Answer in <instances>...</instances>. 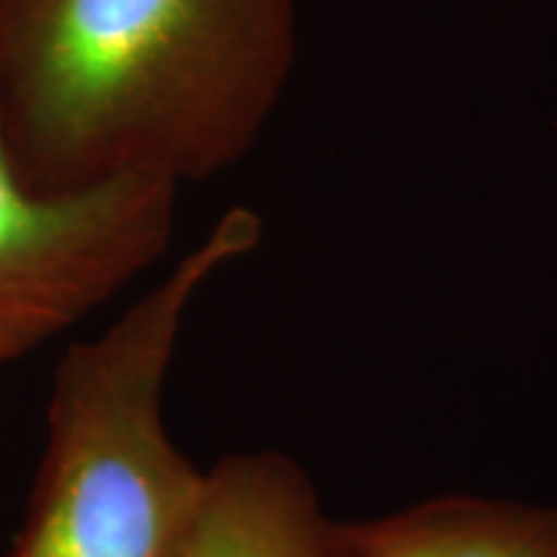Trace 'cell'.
Wrapping results in <instances>:
<instances>
[{"label":"cell","instance_id":"6da1fadb","mask_svg":"<svg viewBox=\"0 0 557 557\" xmlns=\"http://www.w3.org/2000/svg\"><path fill=\"white\" fill-rule=\"evenodd\" d=\"M297 0H0V139L26 189L230 169L287 86Z\"/></svg>","mask_w":557,"mask_h":557},{"label":"cell","instance_id":"7a4b0ae2","mask_svg":"<svg viewBox=\"0 0 557 557\" xmlns=\"http://www.w3.org/2000/svg\"><path fill=\"white\" fill-rule=\"evenodd\" d=\"M261 233L259 214L230 209L158 287L67 348L29 504L3 557L178 555L205 472L165 429V380L191 299Z\"/></svg>","mask_w":557,"mask_h":557},{"label":"cell","instance_id":"3957f363","mask_svg":"<svg viewBox=\"0 0 557 557\" xmlns=\"http://www.w3.org/2000/svg\"><path fill=\"white\" fill-rule=\"evenodd\" d=\"M178 184L124 176L45 197L0 139V369L101 308L169 248Z\"/></svg>","mask_w":557,"mask_h":557},{"label":"cell","instance_id":"277c9868","mask_svg":"<svg viewBox=\"0 0 557 557\" xmlns=\"http://www.w3.org/2000/svg\"><path fill=\"white\" fill-rule=\"evenodd\" d=\"M176 557H336V519L282 451H235L201 480Z\"/></svg>","mask_w":557,"mask_h":557},{"label":"cell","instance_id":"5b68a950","mask_svg":"<svg viewBox=\"0 0 557 557\" xmlns=\"http://www.w3.org/2000/svg\"><path fill=\"white\" fill-rule=\"evenodd\" d=\"M336 557H557V506L449 493L336 521Z\"/></svg>","mask_w":557,"mask_h":557}]
</instances>
